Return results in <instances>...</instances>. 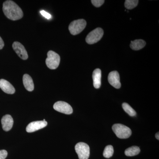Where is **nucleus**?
<instances>
[{
  "mask_svg": "<svg viewBox=\"0 0 159 159\" xmlns=\"http://www.w3.org/2000/svg\"><path fill=\"white\" fill-rule=\"evenodd\" d=\"M108 80L111 85L115 88L120 89L121 86L120 81V76L116 71H112L109 74Z\"/></svg>",
  "mask_w": 159,
  "mask_h": 159,
  "instance_id": "obj_10",
  "label": "nucleus"
},
{
  "mask_svg": "<svg viewBox=\"0 0 159 159\" xmlns=\"http://www.w3.org/2000/svg\"><path fill=\"white\" fill-rule=\"evenodd\" d=\"M146 45V42L142 39H137L131 42L130 47L134 51H138L144 48Z\"/></svg>",
  "mask_w": 159,
  "mask_h": 159,
  "instance_id": "obj_15",
  "label": "nucleus"
},
{
  "mask_svg": "<svg viewBox=\"0 0 159 159\" xmlns=\"http://www.w3.org/2000/svg\"><path fill=\"white\" fill-rule=\"evenodd\" d=\"M122 108L125 112L130 116H134L136 115V112L126 102H124L122 104Z\"/></svg>",
  "mask_w": 159,
  "mask_h": 159,
  "instance_id": "obj_17",
  "label": "nucleus"
},
{
  "mask_svg": "<svg viewBox=\"0 0 159 159\" xmlns=\"http://www.w3.org/2000/svg\"><path fill=\"white\" fill-rule=\"evenodd\" d=\"M1 121L3 130L8 131L12 128L13 125V119L10 115H6L4 116Z\"/></svg>",
  "mask_w": 159,
  "mask_h": 159,
  "instance_id": "obj_12",
  "label": "nucleus"
},
{
  "mask_svg": "<svg viewBox=\"0 0 159 159\" xmlns=\"http://www.w3.org/2000/svg\"><path fill=\"white\" fill-rule=\"evenodd\" d=\"M23 81L24 86L27 90L31 92L34 90V85L33 80L29 74H25L23 76Z\"/></svg>",
  "mask_w": 159,
  "mask_h": 159,
  "instance_id": "obj_13",
  "label": "nucleus"
},
{
  "mask_svg": "<svg viewBox=\"0 0 159 159\" xmlns=\"http://www.w3.org/2000/svg\"><path fill=\"white\" fill-rule=\"evenodd\" d=\"M0 88L7 94H13L15 93V89L11 83L5 79L0 80Z\"/></svg>",
  "mask_w": 159,
  "mask_h": 159,
  "instance_id": "obj_11",
  "label": "nucleus"
},
{
  "mask_svg": "<svg viewBox=\"0 0 159 159\" xmlns=\"http://www.w3.org/2000/svg\"><path fill=\"white\" fill-rule=\"evenodd\" d=\"M139 1L138 0H126L125 2V7L128 9H132L138 6Z\"/></svg>",
  "mask_w": 159,
  "mask_h": 159,
  "instance_id": "obj_19",
  "label": "nucleus"
},
{
  "mask_svg": "<svg viewBox=\"0 0 159 159\" xmlns=\"http://www.w3.org/2000/svg\"><path fill=\"white\" fill-rule=\"evenodd\" d=\"M92 4L94 6L96 7H100L103 3H104L105 1L103 0H92L91 1Z\"/></svg>",
  "mask_w": 159,
  "mask_h": 159,
  "instance_id": "obj_20",
  "label": "nucleus"
},
{
  "mask_svg": "<svg viewBox=\"0 0 159 159\" xmlns=\"http://www.w3.org/2000/svg\"><path fill=\"white\" fill-rule=\"evenodd\" d=\"M156 139H157V140H159V132L157 133L156 134Z\"/></svg>",
  "mask_w": 159,
  "mask_h": 159,
  "instance_id": "obj_24",
  "label": "nucleus"
},
{
  "mask_svg": "<svg viewBox=\"0 0 159 159\" xmlns=\"http://www.w3.org/2000/svg\"><path fill=\"white\" fill-rule=\"evenodd\" d=\"M75 151L79 159H88L90 155V148L87 144L79 142L75 145Z\"/></svg>",
  "mask_w": 159,
  "mask_h": 159,
  "instance_id": "obj_5",
  "label": "nucleus"
},
{
  "mask_svg": "<svg viewBox=\"0 0 159 159\" xmlns=\"http://www.w3.org/2000/svg\"><path fill=\"white\" fill-rule=\"evenodd\" d=\"M4 47V43L2 39L0 37V50L3 48Z\"/></svg>",
  "mask_w": 159,
  "mask_h": 159,
  "instance_id": "obj_23",
  "label": "nucleus"
},
{
  "mask_svg": "<svg viewBox=\"0 0 159 159\" xmlns=\"http://www.w3.org/2000/svg\"><path fill=\"white\" fill-rule=\"evenodd\" d=\"M8 155V152L5 150H0V159H5Z\"/></svg>",
  "mask_w": 159,
  "mask_h": 159,
  "instance_id": "obj_22",
  "label": "nucleus"
},
{
  "mask_svg": "<svg viewBox=\"0 0 159 159\" xmlns=\"http://www.w3.org/2000/svg\"><path fill=\"white\" fill-rule=\"evenodd\" d=\"M93 86L95 88L98 89L101 86V71L99 69L94 70L93 74Z\"/></svg>",
  "mask_w": 159,
  "mask_h": 159,
  "instance_id": "obj_14",
  "label": "nucleus"
},
{
  "mask_svg": "<svg viewBox=\"0 0 159 159\" xmlns=\"http://www.w3.org/2000/svg\"><path fill=\"white\" fill-rule=\"evenodd\" d=\"M112 129L117 137L119 139H127L132 134L130 128L121 124H114L112 126Z\"/></svg>",
  "mask_w": 159,
  "mask_h": 159,
  "instance_id": "obj_2",
  "label": "nucleus"
},
{
  "mask_svg": "<svg viewBox=\"0 0 159 159\" xmlns=\"http://www.w3.org/2000/svg\"><path fill=\"white\" fill-rule=\"evenodd\" d=\"M40 12L41 14L43 16L45 17L46 19H50L51 18V15L49 14V13H48L47 11H44V10H41Z\"/></svg>",
  "mask_w": 159,
  "mask_h": 159,
  "instance_id": "obj_21",
  "label": "nucleus"
},
{
  "mask_svg": "<svg viewBox=\"0 0 159 159\" xmlns=\"http://www.w3.org/2000/svg\"><path fill=\"white\" fill-rule=\"evenodd\" d=\"M140 152V149L138 146H134L129 147L125 151V154L126 156L132 157L137 155Z\"/></svg>",
  "mask_w": 159,
  "mask_h": 159,
  "instance_id": "obj_16",
  "label": "nucleus"
},
{
  "mask_svg": "<svg viewBox=\"0 0 159 159\" xmlns=\"http://www.w3.org/2000/svg\"><path fill=\"white\" fill-rule=\"evenodd\" d=\"M54 109L59 112L70 115L73 112V108L69 103L63 101H57L53 106Z\"/></svg>",
  "mask_w": 159,
  "mask_h": 159,
  "instance_id": "obj_7",
  "label": "nucleus"
},
{
  "mask_svg": "<svg viewBox=\"0 0 159 159\" xmlns=\"http://www.w3.org/2000/svg\"><path fill=\"white\" fill-rule=\"evenodd\" d=\"M103 34V30L101 28H97L88 34L86 38V42L89 44L96 43L102 39Z\"/></svg>",
  "mask_w": 159,
  "mask_h": 159,
  "instance_id": "obj_6",
  "label": "nucleus"
},
{
  "mask_svg": "<svg viewBox=\"0 0 159 159\" xmlns=\"http://www.w3.org/2000/svg\"><path fill=\"white\" fill-rule=\"evenodd\" d=\"M85 20L79 19L73 21L69 26V31L73 35H77L83 31L86 26Z\"/></svg>",
  "mask_w": 159,
  "mask_h": 159,
  "instance_id": "obj_4",
  "label": "nucleus"
},
{
  "mask_svg": "<svg viewBox=\"0 0 159 159\" xmlns=\"http://www.w3.org/2000/svg\"><path fill=\"white\" fill-rule=\"evenodd\" d=\"M60 62V57L57 53L52 51L48 53V57L46 60V65L51 70H55L58 67Z\"/></svg>",
  "mask_w": 159,
  "mask_h": 159,
  "instance_id": "obj_3",
  "label": "nucleus"
},
{
  "mask_svg": "<svg viewBox=\"0 0 159 159\" xmlns=\"http://www.w3.org/2000/svg\"><path fill=\"white\" fill-rule=\"evenodd\" d=\"M114 153V148L113 146L111 145L107 146L104 149L103 152V155L107 158H109L112 156Z\"/></svg>",
  "mask_w": 159,
  "mask_h": 159,
  "instance_id": "obj_18",
  "label": "nucleus"
},
{
  "mask_svg": "<svg viewBox=\"0 0 159 159\" xmlns=\"http://www.w3.org/2000/svg\"><path fill=\"white\" fill-rule=\"evenodd\" d=\"M12 48L18 56L23 60H27L29 57L28 53L24 46L18 42H15L12 44Z\"/></svg>",
  "mask_w": 159,
  "mask_h": 159,
  "instance_id": "obj_8",
  "label": "nucleus"
},
{
  "mask_svg": "<svg viewBox=\"0 0 159 159\" xmlns=\"http://www.w3.org/2000/svg\"><path fill=\"white\" fill-rule=\"evenodd\" d=\"M3 11L4 14L9 19L17 20L23 17V12L17 4L12 1H6L3 5Z\"/></svg>",
  "mask_w": 159,
  "mask_h": 159,
  "instance_id": "obj_1",
  "label": "nucleus"
},
{
  "mask_svg": "<svg viewBox=\"0 0 159 159\" xmlns=\"http://www.w3.org/2000/svg\"><path fill=\"white\" fill-rule=\"evenodd\" d=\"M47 125L48 122L46 121H34L29 123L26 127V131L28 133L34 132L46 127Z\"/></svg>",
  "mask_w": 159,
  "mask_h": 159,
  "instance_id": "obj_9",
  "label": "nucleus"
}]
</instances>
